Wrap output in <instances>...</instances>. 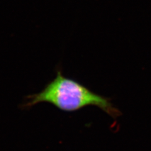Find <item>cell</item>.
Segmentation results:
<instances>
[{"label":"cell","instance_id":"1","mask_svg":"<svg viewBox=\"0 0 151 151\" xmlns=\"http://www.w3.org/2000/svg\"><path fill=\"white\" fill-rule=\"evenodd\" d=\"M40 103H49L59 110L74 112L89 106L100 108L107 115L116 119L122 115L111 100L93 92L83 84L74 79L64 77L61 69L57 70L56 77L42 90L26 97L22 109H30Z\"/></svg>","mask_w":151,"mask_h":151}]
</instances>
